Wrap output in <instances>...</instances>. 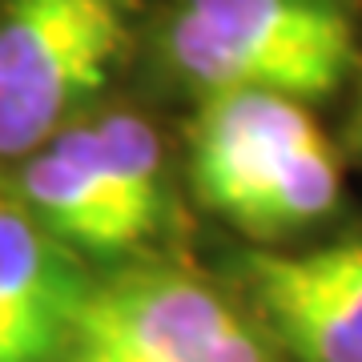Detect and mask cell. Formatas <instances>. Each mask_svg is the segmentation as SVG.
Segmentation results:
<instances>
[{"label":"cell","mask_w":362,"mask_h":362,"mask_svg":"<svg viewBox=\"0 0 362 362\" xmlns=\"http://www.w3.org/2000/svg\"><path fill=\"white\" fill-rule=\"evenodd\" d=\"M165 57L206 97L262 89L314 101L350 77L354 25L342 0H181Z\"/></svg>","instance_id":"6da1fadb"},{"label":"cell","mask_w":362,"mask_h":362,"mask_svg":"<svg viewBox=\"0 0 362 362\" xmlns=\"http://www.w3.org/2000/svg\"><path fill=\"white\" fill-rule=\"evenodd\" d=\"M137 0H0V157H25L109 85Z\"/></svg>","instance_id":"7a4b0ae2"},{"label":"cell","mask_w":362,"mask_h":362,"mask_svg":"<svg viewBox=\"0 0 362 362\" xmlns=\"http://www.w3.org/2000/svg\"><path fill=\"white\" fill-rule=\"evenodd\" d=\"M57 362H282L194 274L125 270L89 282Z\"/></svg>","instance_id":"3957f363"},{"label":"cell","mask_w":362,"mask_h":362,"mask_svg":"<svg viewBox=\"0 0 362 362\" xmlns=\"http://www.w3.org/2000/svg\"><path fill=\"white\" fill-rule=\"evenodd\" d=\"M242 278L298 362H362V238L302 254L254 250Z\"/></svg>","instance_id":"277c9868"},{"label":"cell","mask_w":362,"mask_h":362,"mask_svg":"<svg viewBox=\"0 0 362 362\" xmlns=\"http://www.w3.org/2000/svg\"><path fill=\"white\" fill-rule=\"evenodd\" d=\"M314 133L322 129L302 101L282 93L238 89L206 97L189 137L197 197L221 218H233L262 189V181Z\"/></svg>","instance_id":"5b68a950"},{"label":"cell","mask_w":362,"mask_h":362,"mask_svg":"<svg viewBox=\"0 0 362 362\" xmlns=\"http://www.w3.org/2000/svg\"><path fill=\"white\" fill-rule=\"evenodd\" d=\"M85 294L73 246L0 181V314L28 362H57Z\"/></svg>","instance_id":"8992f818"},{"label":"cell","mask_w":362,"mask_h":362,"mask_svg":"<svg viewBox=\"0 0 362 362\" xmlns=\"http://www.w3.org/2000/svg\"><path fill=\"white\" fill-rule=\"evenodd\" d=\"M16 194L73 250L121 254L137 246L129 221L109 189L101 161L93 153L85 125H65L40 149H33L21 169Z\"/></svg>","instance_id":"52a82bcc"},{"label":"cell","mask_w":362,"mask_h":362,"mask_svg":"<svg viewBox=\"0 0 362 362\" xmlns=\"http://www.w3.org/2000/svg\"><path fill=\"white\" fill-rule=\"evenodd\" d=\"M338 197H342V165L330 141L314 133L262 181V189L230 221L250 238H286L330 218L338 209Z\"/></svg>","instance_id":"ba28073f"},{"label":"cell","mask_w":362,"mask_h":362,"mask_svg":"<svg viewBox=\"0 0 362 362\" xmlns=\"http://www.w3.org/2000/svg\"><path fill=\"white\" fill-rule=\"evenodd\" d=\"M85 133L133 238L145 242L165 218L161 145H157L153 125L133 113H101L97 121H85Z\"/></svg>","instance_id":"9c48e42d"},{"label":"cell","mask_w":362,"mask_h":362,"mask_svg":"<svg viewBox=\"0 0 362 362\" xmlns=\"http://www.w3.org/2000/svg\"><path fill=\"white\" fill-rule=\"evenodd\" d=\"M0 362H28L25 354H21V346H16L13 330H8V322H4V314H0Z\"/></svg>","instance_id":"30bf717a"},{"label":"cell","mask_w":362,"mask_h":362,"mask_svg":"<svg viewBox=\"0 0 362 362\" xmlns=\"http://www.w3.org/2000/svg\"><path fill=\"white\" fill-rule=\"evenodd\" d=\"M350 145H354V153L362 157V101H358V113L350 121Z\"/></svg>","instance_id":"8fae6325"}]
</instances>
